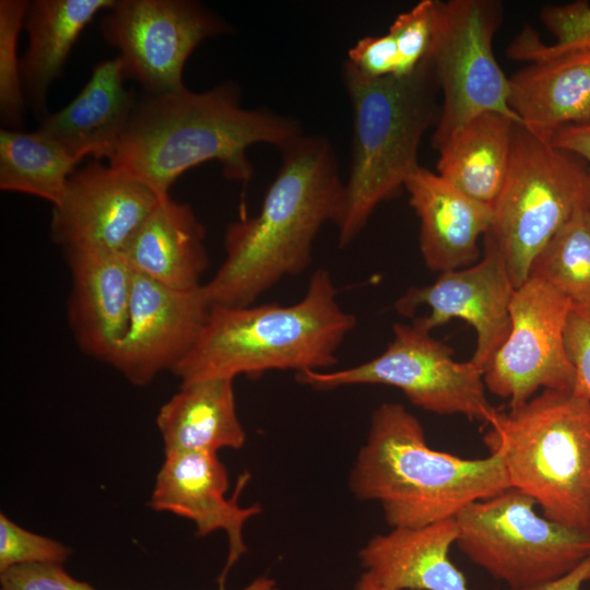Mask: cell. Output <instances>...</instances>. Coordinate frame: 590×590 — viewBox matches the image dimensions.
Returning a JSON list of instances; mask_svg holds the SVG:
<instances>
[{
	"label": "cell",
	"instance_id": "cell-17",
	"mask_svg": "<svg viewBox=\"0 0 590 590\" xmlns=\"http://www.w3.org/2000/svg\"><path fill=\"white\" fill-rule=\"evenodd\" d=\"M71 272L68 318L79 346L110 363L128 327L133 270L120 252L66 250Z\"/></svg>",
	"mask_w": 590,
	"mask_h": 590
},
{
	"label": "cell",
	"instance_id": "cell-19",
	"mask_svg": "<svg viewBox=\"0 0 590 590\" xmlns=\"http://www.w3.org/2000/svg\"><path fill=\"white\" fill-rule=\"evenodd\" d=\"M122 59L98 62L78 95L63 108L47 114L37 131L80 161L113 155L138 102L125 87Z\"/></svg>",
	"mask_w": 590,
	"mask_h": 590
},
{
	"label": "cell",
	"instance_id": "cell-9",
	"mask_svg": "<svg viewBox=\"0 0 590 590\" xmlns=\"http://www.w3.org/2000/svg\"><path fill=\"white\" fill-rule=\"evenodd\" d=\"M297 380L318 390L352 385H384L438 415H463L484 425L496 409L489 403L483 371L471 359L458 362L452 350L413 320L396 323L387 349L370 361L331 371L304 370Z\"/></svg>",
	"mask_w": 590,
	"mask_h": 590
},
{
	"label": "cell",
	"instance_id": "cell-31",
	"mask_svg": "<svg viewBox=\"0 0 590 590\" xmlns=\"http://www.w3.org/2000/svg\"><path fill=\"white\" fill-rule=\"evenodd\" d=\"M71 551L58 541L31 532L0 515V571L30 564H62Z\"/></svg>",
	"mask_w": 590,
	"mask_h": 590
},
{
	"label": "cell",
	"instance_id": "cell-6",
	"mask_svg": "<svg viewBox=\"0 0 590 590\" xmlns=\"http://www.w3.org/2000/svg\"><path fill=\"white\" fill-rule=\"evenodd\" d=\"M484 442L510 487L543 516L590 532V401L574 390H542L507 411L496 409Z\"/></svg>",
	"mask_w": 590,
	"mask_h": 590
},
{
	"label": "cell",
	"instance_id": "cell-25",
	"mask_svg": "<svg viewBox=\"0 0 590 590\" xmlns=\"http://www.w3.org/2000/svg\"><path fill=\"white\" fill-rule=\"evenodd\" d=\"M517 125L499 113L475 116L437 150L436 173L468 197L493 208L508 172Z\"/></svg>",
	"mask_w": 590,
	"mask_h": 590
},
{
	"label": "cell",
	"instance_id": "cell-28",
	"mask_svg": "<svg viewBox=\"0 0 590 590\" xmlns=\"http://www.w3.org/2000/svg\"><path fill=\"white\" fill-rule=\"evenodd\" d=\"M540 16L555 42L545 44L532 28H524L508 46L510 59L529 63L541 56L590 49V2L547 5Z\"/></svg>",
	"mask_w": 590,
	"mask_h": 590
},
{
	"label": "cell",
	"instance_id": "cell-36",
	"mask_svg": "<svg viewBox=\"0 0 590 590\" xmlns=\"http://www.w3.org/2000/svg\"><path fill=\"white\" fill-rule=\"evenodd\" d=\"M590 580V555L565 576L520 590H580Z\"/></svg>",
	"mask_w": 590,
	"mask_h": 590
},
{
	"label": "cell",
	"instance_id": "cell-24",
	"mask_svg": "<svg viewBox=\"0 0 590 590\" xmlns=\"http://www.w3.org/2000/svg\"><path fill=\"white\" fill-rule=\"evenodd\" d=\"M116 0H34L24 21L27 48L21 59L26 102L42 120L52 82L85 27Z\"/></svg>",
	"mask_w": 590,
	"mask_h": 590
},
{
	"label": "cell",
	"instance_id": "cell-4",
	"mask_svg": "<svg viewBox=\"0 0 590 590\" xmlns=\"http://www.w3.org/2000/svg\"><path fill=\"white\" fill-rule=\"evenodd\" d=\"M355 326L356 317L338 302L329 271L318 269L295 304L212 307L172 373L188 384L269 370L324 371L335 365L337 352Z\"/></svg>",
	"mask_w": 590,
	"mask_h": 590
},
{
	"label": "cell",
	"instance_id": "cell-12",
	"mask_svg": "<svg viewBox=\"0 0 590 590\" xmlns=\"http://www.w3.org/2000/svg\"><path fill=\"white\" fill-rule=\"evenodd\" d=\"M571 306L568 297L542 279L529 276L516 287L510 330L483 370L487 391L516 408L539 390H574L575 370L565 341Z\"/></svg>",
	"mask_w": 590,
	"mask_h": 590
},
{
	"label": "cell",
	"instance_id": "cell-33",
	"mask_svg": "<svg viewBox=\"0 0 590 590\" xmlns=\"http://www.w3.org/2000/svg\"><path fill=\"white\" fill-rule=\"evenodd\" d=\"M0 590H96L72 578L61 564H30L1 571Z\"/></svg>",
	"mask_w": 590,
	"mask_h": 590
},
{
	"label": "cell",
	"instance_id": "cell-15",
	"mask_svg": "<svg viewBox=\"0 0 590 590\" xmlns=\"http://www.w3.org/2000/svg\"><path fill=\"white\" fill-rule=\"evenodd\" d=\"M211 308L203 284L173 288L133 270L127 331L109 365L135 386L172 371L194 344Z\"/></svg>",
	"mask_w": 590,
	"mask_h": 590
},
{
	"label": "cell",
	"instance_id": "cell-21",
	"mask_svg": "<svg viewBox=\"0 0 590 590\" xmlns=\"http://www.w3.org/2000/svg\"><path fill=\"white\" fill-rule=\"evenodd\" d=\"M458 528L455 518L418 528H392L370 539L358 552L376 582L399 590H469L449 558Z\"/></svg>",
	"mask_w": 590,
	"mask_h": 590
},
{
	"label": "cell",
	"instance_id": "cell-11",
	"mask_svg": "<svg viewBox=\"0 0 590 590\" xmlns=\"http://www.w3.org/2000/svg\"><path fill=\"white\" fill-rule=\"evenodd\" d=\"M99 27L105 42L118 50L127 78L148 94L185 88L182 72L192 51L233 30L192 0H116L104 11Z\"/></svg>",
	"mask_w": 590,
	"mask_h": 590
},
{
	"label": "cell",
	"instance_id": "cell-14",
	"mask_svg": "<svg viewBox=\"0 0 590 590\" xmlns=\"http://www.w3.org/2000/svg\"><path fill=\"white\" fill-rule=\"evenodd\" d=\"M160 200L127 170L94 160L75 169L61 201L52 206L51 239L64 250L122 253Z\"/></svg>",
	"mask_w": 590,
	"mask_h": 590
},
{
	"label": "cell",
	"instance_id": "cell-10",
	"mask_svg": "<svg viewBox=\"0 0 590 590\" xmlns=\"http://www.w3.org/2000/svg\"><path fill=\"white\" fill-rule=\"evenodd\" d=\"M502 22L494 0H437L436 24L428 61L441 93L432 144L438 150L477 115L503 114L520 125L509 106V78L493 52Z\"/></svg>",
	"mask_w": 590,
	"mask_h": 590
},
{
	"label": "cell",
	"instance_id": "cell-27",
	"mask_svg": "<svg viewBox=\"0 0 590 590\" xmlns=\"http://www.w3.org/2000/svg\"><path fill=\"white\" fill-rule=\"evenodd\" d=\"M529 276L544 280L573 304L590 302V198L535 258Z\"/></svg>",
	"mask_w": 590,
	"mask_h": 590
},
{
	"label": "cell",
	"instance_id": "cell-16",
	"mask_svg": "<svg viewBox=\"0 0 590 590\" xmlns=\"http://www.w3.org/2000/svg\"><path fill=\"white\" fill-rule=\"evenodd\" d=\"M248 475L243 474L233 497L226 498L228 475L216 453L178 452L165 455L150 499L156 511L173 512L191 520L198 536L222 530L228 540V555L220 576V586L233 565L247 551L244 527L259 515L261 507H241L238 496Z\"/></svg>",
	"mask_w": 590,
	"mask_h": 590
},
{
	"label": "cell",
	"instance_id": "cell-34",
	"mask_svg": "<svg viewBox=\"0 0 590 590\" xmlns=\"http://www.w3.org/2000/svg\"><path fill=\"white\" fill-rule=\"evenodd\" d=\"M346 62L369 78L399 76L398 48L388 32L358 39L347 51Z\"/></svg>",
	"mask_w": 590,
	"mask_h": 590
},
{
	"label": "cell",
	"instance_id": "cell-32",
	"mask_svg": "<svg viewBox=\"0 0 590 590\" xmlns=\"http://www.w3.org/2000/svg\"><path fill=\"white\" fill-rule=\"evenodd\" d=\"M565 341L575 370L574 391L590 401V302L573 304Z\"/></svg>",
	"mask_w": 590,
	"mask_h": 590
},
{
	"label": "cell",
	"instance_id": "cell-8",
	"mask_svg": "<svg viewBox=\"0 0 590 590\" xmlns=\"http://www.w3.org/2000/svg\"><path fill=\"white\" fill-rule=\"evenodd\" d=\"M535 500L509 487L474 502L456 517V544L510 590L560 578L590 555V532L535 511Z\"/></svg>",
	"mask_w": 590,
	"mask_h": 590
},
{
	"label": "cell",
	"instance_id": "cell-3",
	"mask_svg": "<svg viewBox=\"0 0 590 590\" xmlns=\"http://www.w3.org/2000/svg\"><path fill=\"white\" fill-rule=\"evenodd\" d=\"M349 486L356 498L379 503L392 529L455 518L510 484L497 455L464 459L434 450L417 417L400 403L384 402L371 413Z\"/></svg>",
	"mask_w": 590,
	"mask_h": 590
},
{
	"label": "cell",
	"instance_id": "cell-38",
	"mask_svg": "<svg viewBox=\"0 0 590 590\" xmlns=\"http://www.w3.org/2000/svg\"><path fill=\"white\" fill-rule=\"evenodd\" d=\"M355 590H399L376 582L367 573H364L356 583Z\"/></svg>",
	"mask_w": 590,
	"mask_h": 590
},
{
	"label": "cell",
	"instance_id": "cell-20",
	"mask_svg": "<svg viewBox=\"0 0 590 590\" xmlns=\"http://www.w3.org/2000/svg\"><path fill=\"white\" fill-rule=\"evenodd\" d=\"M509 87L510 109L542 140L590 126V49L541 56L509 76Z\"/></svg>",
	"mask_w": 590,
	"mask_h": 590
},
{
	"label": "cell",
	"instance_id": "cell-26",
	"mask_svg": "<svg viewBox=\"0 0 590 590\" xmlns=\"http://www.w3.org/2000/svg\"><path fill=\"white\" fill-rule=\"evenodd\" d=\"M81 161L37 130H0V189L57 205Z\"/></svg>",
	"mask_w": 590,
	"mask_h": 590
},
{
	"label": "cell",
	"instance_id": "cell-18",
	"mask_svg": "<svg viewBox=\"0 0 590 590\" xmlns=\"http://www.w3.org/2000/svg\"><path fill=\"white\" fill-rule=\"evenodd\" d=\"M404 188L420 220V249L427 268L441 273L476 262L477 241L492 225V208L421 165Z\"/></svg>",
	"mask_w": 590,
	"mask_h": 590
},
{
	"label": "cell",
	"instance_id": "cell-23",
	"mask_svg": "<svg viewBox=\"0 0 590 590\" xmlns=\"http://www.w3.org/2000/svg\"><path fill=\"white\" fill-rule=\"evenodd\" d=\"M165 455L216 453L239 449L246 433L239 421L234 379L213 378L181 384L156 416Z\"/></svg>",
	"mask_w": 590,
	"mask_h": 590
},
{
	"label": "cell",
	"instance_id": "cell-5",
	"mask_svg": "<svg viewBox=\"0 0 590 590\" xmlns=\"http://www.w3.org/2000/svg\"><path fill=\"white\" fill-rule=\"evenodd\" d=\"M342 76L353 108L351 169L335 222L339 245L345 247L420 166L418 148L436 126L440 104L428 59L409 75L378 79L345 62Z\"/></svg>",
	"mask_w": 590,
	"mask_h": 590
},
{
	"label": "cell",
	"instance_id": "cell-29",
	"mask_svg": "<svg viewBox=\"0 0 590 590\" xmlns=\"http://www.w3.org/2000/svg\"><path fill=\"white\" fill-rule=\"evenodd\" d=\"M30 4L0 0V118L5 129L21 130L24 125L26 101L17 42Z\"/></svg>",
	"mask_w": 590,
	"mask_h": 590
},
{
	"label": "cell",
	"instance_id": "cell-22",
	"mask_svg": "<svg viewBox=\"0 0 590 590\" xmlns=\"http://www.w3.org/2000/svg\"><path fill=\"white\" fill-rule=\"evenodd\" d=\"M205 228L188 203L170 197L157 202L122 255L135 272L163 285L201 286L209 267Z\"/></svg>",
	"mask_w": 590,
	"mask_h": 590
},
{
	"label": "cell",
	"instance_id": "cell-13",
	"mask_svg": "<svg viewBox=\"0 0 590 590\" xmlns=\"http://www.w3.org/2000/svg\"><path fill=\"white\" fill-rule=\"evenodd\" d=\"M515 290L503 255L487 232L482 259L465 268L441 272L432 284L409 288L394 307L403 316H412L422 306L428 307V315L414 321L430 332L451 319L468 322L476 333L471 361L483 371L510 330Z\"/></svg>",
	"mask_w": 590,
	"mask_h": 590
},
{
	"label": "cell",
	"instance_id": "cell-39",
	"mask_svg": "<svg viewBox=\"0 0 590 590\" xmlns=\"http://www.w3.org/2000/svg\"><path fill=\"white\" fill-rule=\"evenodd\" d=\"M589 198H590V189H589Z\"/></svg>",
	"mask_w": 590,
	"mask_h": 590
},
{
	"label": "cell",
	"instance_id": "cell-1",
	"mask_svg": "<svg viewBox=\"0 0 590 590\" xmlns=\"http://www.w3.org/2000/svg\"><path fill=\"white\" fill-rule=\"evenodd\" d=\"M299 134L297 120L243 107L239 87L224 82L203 92L185 87L138 99L108 161L162 200L179 176L210 161L220 163L226 179L246 185L253 175L248 148L281 149Z\"/></svg>",
	"mask_w": 590,
	"mask_h": 590
},
{
	"label": "cell",
	"instance_id": "cell-2",
	"mask_svg": "<svg viewBox=\"0 0 590 590\" xmlns=\"http://www.w3.org/2000/svg\"><path fill=\"white\" fill-rule=\"evenodd\" d=\"M279 150L281 166L259 212L225 232V259L203 284L211 307L252 305L285 276L303 272L320 228L341 214L344 184L329 141L299 134Z\"/></svg>",
	"mask_w": 590,
	"mask_h": 590
},
{
	"label": "cell",
	"instance_id": "cell-35",
	"mask_svg": "<svg viewBox=\"0 0 590 590\" xmlns=\"http://www.w3.org/2000/svg\"><path fill=\"white\" fill-rule=\"evenodd\" d=\"M555 148L581 158L590 173V126H569L558 130L550 140Z\"/></svg>",
	"mask_w": 590,
	"mask_h": 590
},
{
	"label": "cell",
	"instance_id": "cell-37",
	"mask_svg": "<svg viewBox=\"0 0 590 590\" xmlns=\"http://www.w3.org/2000/svg\"><path fill=\"white\" fill-rule=\"evenodd\" d=\"M219 590H226L224 586H220ZM243 590H278L276 582L268 577H258L252 582H250Z\"/></svg>",
	"mask_w": 590,
	"mask_h": 590
},
{
	"label": "cell",
	"instance_id": "cell-7",
	"mask_svg": "<svg viewBox=\"0 0 590 590\" xmlns=\"http://www.w3.org/2000/svg\"><path fill=\"white\" fill-rule=\"evenodd\" d=\"M589 189L590 173L581 158L517 125L488 231L516 287L528 280L535 258L588 198Z\"/></svg>",
	"mask_w": 590,
	"mask_h": 590
},
{
	"label": "cell",
	"instance_id": "cell-30",
	"mask_svg": "<svg viewBox=\"0 0 590 590\" xmlns=\"http://www.w3.org/2000/svg\"><path fill=\"white\" fill-rule=\"evenodd\" d=\"M437 0H422L402 12L391 23L388 33L399 54V76L413 73L428 57L436 24Z\"/></svg>",
	"mask_w": 590,
	"mask_h": 590
}]
</instances>
